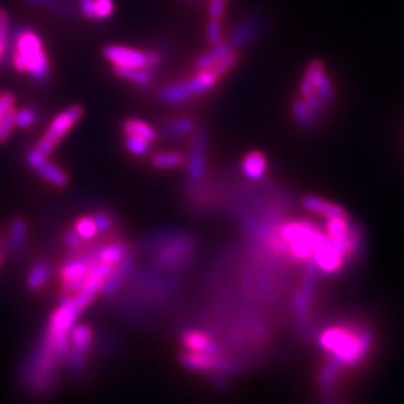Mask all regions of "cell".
I'll return each instance as SVG.
<instances>
[{
	"label": "cell",
	"instance_id": "32",
	"mask_svg": "<svg viewBox=\"0 0 404 404\" xmlns=\"http://www.w3.org/2000/svg\"><path fill=\"white\" fill-rule=\"evenodd\" d=\"M238 62H240V53H238V50L232 48L225 57H222L216 65H213L210 67V70L214 74H216V75H219L220 78H223V76H225L226 74H229L232 70H234V67L237 66Z\"/></svg>",
	"mask_w": 404,
	"mask_h": 404
},
{
	"label": "cell",
	"instance_id": "47",
	"mask_svg": "<svg viewBox=\"0 0 404 404\" xmlns=\"http://www.w3.org/2000/svg\"><path fill=\"white\" fill-rule=\"evenodd\" d=\"M2 261H3V255H2V252H0V264H2Z\"/></svg>",
	"mask_w": 404,
	"mask_h": 404
},
{
	"label": "cell",
	"instance_id": "36",
	"mask_svg": "<svg viewBox=\"0 0 404 404\" xmlns=\"http://www.w3.org/2000/svg\"><path fill=\"white\" fill-rule=\"evenodd\" d=\"M116 10L114 0H94V19L104 21L113 17Z\"/></svg>",
	"mask_w": 404,
	"mask_h": 404
},
{
	"label": "cell",
	"instance_id": "6",
	"mask_svg": "<svg viewBox=\"0 0 404 404\" xmlns=\"http://www.w3.org/2000/svg\"><path fill=\"white\" fill-rule=\"evenodd\" d=\"M104 57L113 66L120 67H147L154 70L162 62L158 51H144L126 45H107L104 48Z\"/></svg>",
	"mask_w": 404,
	"mask_h": 404
},
{
	"label": "cell",
	"instance_id": "16",
	"mask_svg": "<svg viewBox=\"0 0 404 404\" xmlns=\"http://www.w3.org/2000/svg\"><path fill=\"white\" fill-rule=\"evenodd\" d=\"M242 171L248 180H262L268 171V159L259 150L248 151L242 160Z\"/></svg>",
	"mask_w": 404,
	"mask_h": 404
},
{
	"label": "cell",
	"instance_id": "29",
	"mask_svg": "<svg viewBox=\"0 0 404 404\" xmlns=\"http://www.w3.org/2000/svg\"><path fill=\"white\" fill-rule=\"evenodd\" d=\"M24 2L38 6L41 10L67 17V19H72L76 14L75 6L67 2V0H24Z\"/></svg>",
	"mask_w": 404,
	"mask_h": 404
},
{
	"label": "cell",
	"instance_id": "1",
	"mask_svg": "<svg viewBox=\"0 0 404 404\" xmlns=\"http://www.w3.org/2000/svg\"><path fill=\"white\" fill-rule=\"evenodd\" d=\"M321 348L341 367L359 365L373 348V334L357 323L334 325L319 335Z\"/></svg>",
	"mask_w": 404,
	"mask_h": 404
},
{
	"label": "cell",
	"instance_id": "45",
	"mask_svg": "<svg viewBox=\"0 0 404 404\" xmlns=\"http://www.w3.org/2000/svg\"><path fill=\"white\" fill-rule=\"evenodd\" d=\"M5 56V50H3V47L0 45V60H2V57Z\"/></svg>",
	"mask_w": 404,
	"mask_h": 404
},
{
	"label": "cell",
	"instance_id": "33",
	"mask_svg": "<svg viewBox=\"0 0 404 404\" xmlns=\"http://www.w3.org/2000/svg\"><path fill=\"white\" fill-rule=\"evenodd\" d=\"M150 142L145 141L140 136L134 135H125V149L127 153H131L132 156L136 158H144L150 153Z\"/></svg>",
	"mask_w": 404,
	"mask_h": 404
},
{
	"label": "cell",
	"instance_id": "35",
	"mask_svg": "<svg viewBox=\"0 0 404 404\" xmlns=\"http://www.w3.org/2000/svg\"><path fill=\"white\" fill-rule=\"evenodd\" d=\"M39 114L33 108H21L15 111V126L20 129H29L38 122Z\"/></svg>",
	"mask_w": 404,
	"mask_h": 404
},
{
	"label": "cell",
	"instance_id": "11",
	"mask_svg": "<svg viewBox=\"0 0 404 404\" xmlns=\"http://www.w3.org/2000/svg\"><path fill=\"white\" fill-rule=\"evenodd\" d=\"M316 273L317 268L315 266L313 261H307L303 283H301V288L298 289L294 299V313L299 323H304L308 317V310H310L312 299L315 295Z\"/></svg>",
	"mask_w": 404,
	"mask_h": 404
},
{
	"label": "cell",
	"instance_id": "39",
	"mask_svg": "<svg viewBox=\"0 0 404 404\" xmlns=\"http://www.w3.org/2000/svg\"><path fill=\"white\" fill-rule=\"evenodd\" d=\"M93 219L96 222L98 232L99 234H108L114 225V220L111 217V214L107 211H98L93 214Z\"/></svg>",
	"mask_w": 404,
	"mask_h": 404
},
{
	"label": "cell",
	"instance_id": "46",
	"mask_svg": "<svg viewBox=\"0 0 404 404\" xmlns=\"http://www.w3.org/2000/svg\"><path fill=\"white\" fill-rule=\"evenodd\" d=\"M326 404H343V403H339V401H330V403H326Z\"/></svg>",
	"mask_w": 404,
	"mask_h": 404
},
{
	"label": "cell",
	"instance_id": "41",
	"mask_svg": "<svg viewBox=\"0 0 404 404\" xmlns=\"http://www.w3.org/2000/svg\"><path fill=\"white\" fill-rule=\"evenodd\" d=\"M8 36H10V15H8L6 11L0 10V45L3 47L5 54H6Z\"/></svg>",
	"mask_w": 404,
	"mask_h": 404
},
{
	"label": "cell",
	"instance_id": "28",
	"mask_svg": "<svg viewBox=\"0 0 404 404\" xmlns=\"http://www.w3.org/2000/svg\"><path fill=\"white\" fill-rule=\"evenodd\" d=\"M129 252H131V247L123 242H117L99 251L98 261L116 266L117 264L122 262L126 256H129Z\"/></svg>",
	"mask_w": 404,
	"mask_h": 404
},
{
	"label": "cell",
	"instance_id": "44",
	"mask_svg": "<svg viewBox=\"0 0 404 404\" xmlns=\"http://www.w3.org/2000/svg\"><path fill=\"white\" fill-rule=\"evenodd\" d=\"M78 10L85 20L96 21L94 19V0H78Z\"/></svg>",
	"mask_w": 404,
	"mask_h": 404
},
{
	"label": "cell",
	"instance_id": "10",
	"mask_svg": "<svg viewBox=\"0 0 404 404\" xmlns=\"http://www.w3.org/2000/svg\"><path fill=\"white\" fill-rule=\"evenodd\" d=\"M264 29L265 23L261 17H257L255 14L246 15L234 25L228 42L234 50H242L247 45L253 44V42L262 35Z\"/></svg>",
	"mask_w": 404,
	"mask_h": 404
},
{
	"label": "cell",
	"instance_id": "3",
	"mask_svg": "<svg viewBox=\"0 0 404 404\" xmlns=\"http://www.w3.org/2000/svg\"><path fill=\"white\" fill-rule=\"evenodd\" d=\"M277 234L288 248V256L295 261H312L316 247L325 237L315 223L303 220L283 223Z\"/></svg>",
	"mask_w": 404,
	"mask_h": 404
},
{
	"label": "cell",
	"instance_id": "27",
	"mask_svg": "<svg viewBox=\"0 0 404 404\" xmlns=\"http://www.w3.org/2000/svg\"><path fill=\"white\" fill-rule=\"evenodd\" d=\"M51 274H53V270L48 262H36L29 271L28 288L30 290L42 289L50 281Z\"/></svg>",
	"mask_w": 404,
	"mask_h": 404
},
{
	"label": "cell",
	"instance_id": "38",
	"mask_svg": "<svg viewBox=\"0 0 404 404\" xmlns=\"http://www.w3.org/2000/svg\"><path fill=\"white\" fill-rule=\"evenodd\" d=\"M205 36L210 45H216L219 42L223 41V25L220 20H211L207 24V32H205Z\"/></svg>",
	"mask_w": 404,
	"mask_h": 404
},
{
	"label": "cell",
	"instance_id": "19",
	"mask_svg": "<svg viewBox=\"0 0 404 404\" xmlns=\"http://www.w3.org/2000/svg\"><path fill=\"white\" fill-rule=\"evenodd\" d=\"M158 98L163 104L168 105H180L184 104V102L193 99L191 90L187 87L186 81H176V83H169L163 87L159 89L158 92Z\"/></svg>",
	"mask_w": 404,
	"mask_h": 404
},
{
	"label": "cell",
	"instance_id": "26",
	"mask_svg": "<svg viewBox=\"0 0 404 404\" xmlns=\"http://www.w3.org/2000/svg\"><path fill=\"white\" fill-rule=\"evenodd\" d=\"M71 346L76 354L87 357V352L93 341V331L89 325H75L71 334Z\"/></svg>",
	"mask_w": 404,
	"mask_h": 404
},
{
	"label": "cell",
	"instance_id": "14",
	"mask_svg": "<svg viewBox=\"0 0 404 404\" xmlns=\"http://www.w3.org/2000/svg\"><path fill=\"white\" fill-rule=\"evenodd\" d=\"M94 261H98V253H92L90 256L75 257V259L67 261L60 271L62 281H81L85 283V277L90 271V266Z\"/></svg>",
	"mask_w": 404,
	"mask_h": 404
},
{
	"label": "cell",
	"instance_id": "23",
	"mask_svg": "<svg viewBox=\"0 0 404 404\" xmlns=\"http://www.w3.org/2000/svg\"><path fill=\"white\" fill-rule=\"evenodd\" d=\"M196 129V123L195 120L191 117H178L171 120L165 126L162 127V136L165 140H178V138H183V136L191 135L192 132H195Z\"/></svg>",
	"mask_w": 404,
	"mask_h": 404
},
{
	"label": "cell",
	"instance_id": "25",
	"mask_svg": "<svg viewBox=\"0 0 404 404\" xmlns=\"http://www.w3.org/2000/svg\"><path fill=\"white\" fill-rule=\"evenodd\" d=\"M292 117H294L295 122L299 127H303L304 131H313L316 123H317V116L313 113L312 108L308 107L303 99H295L290 105Z\"/></svg>",
	"mask_w": 404,
	"mask_h": 404
},
{
	"label": "cell",
	"instance_id": "13",
	"mask_svg": "<svg viewBox=\"0 0 404 404\" xmlns=\"http://www.w3.org/2000/svg\"><path fill=\"white\" fill-rule=\"evenodd\" d=\"M183 346L191 352H201V354H209L213 357H223L222 348L209 334L202 331H186L183 335Z\"/></svg>",
	"mask_w": 404,
	"mask_h": 404
},
{
	"label": "cell",
	"instance_id": "40",
	"mask_svg": "<svg viewBox=\"0 0 404 404\" xmlns=\"http://www.w3.org/2000/svg\"><path fill=\"white\" fill-rule=\"evenodd\" d=\"M226 12V0H209V17L211 20H222Z\"/></svg>",
	"mask_w": 404,
	"mask_h": 404
},
{
	"label": "cell",
	"instance_id": "21",
	"mask_svg": "<svg viewBox=\"0 0 404 404\" xmlns=\"http://www.w3.org/2000/svg\"><path fill=\"white\" fill-rule=\"evenodd\" d=\"M113 72L118 76V78L129 81L140 89L149 87V85L154 81V72H153V70H147V67L113 66Z\"/></svg>",
	"mask_w": 404,
	"mask_h": 404
},
{
	"label": "cell",
	"instance_id": "42",
	"mask_svg": "<svg viewBox=\"0 0 404 404\" xmlns=\"http://www.w3.org/2000/svg\"><path fill=\"white\" fill-rule=\"evenodd\" d=\"M14 107H15V96L11 92H3L2 94H0V122H2V118L8 111L14 109Z\"/></svg>",
	"mask_w": 404,
	"mask_h": 404
},
{
	"label": "cell",
	"instance_id": "5",
	"mask_svg": "<svg viewBox=\"0 0 404 404\" xmlns=\"http://www.w3.org/2000/svg\"><path fill=\"white\" fill-rule=\"evenodd\" d=\"M299 94L303 99L317 96L325 102L326 107L334 104V85L328 72L325 70V65L321 60H313V62L307 66L303 81L299 84Z\"/></svg>",
	"mask_w": 404,
	"mask_h": 404
},
{
	"label": "cell",
	"instance_id": "2",
	"mask_svg": "<svg viewBox=\"0 0 404 404\" xmlns=\"http://www.w3.org/2000/svg\"><path fill=\"white\" fill-rule=\"evenodd\" d=\"M6 53H10V56L12 53L19 54L25 62L28 72L36 83L48 81L51 75L50 59L36 32L21 28L20 24H17L12 29L10 28Z\"/></svg>",
	"mask_w": 404,
	"mask_h": 404
},
{
	"label": "cell",
	"instance_id": "22",
	"mask_svg": "<svg viewBox=\"0 0 404 404\" xmlns=\"http://www.w3.org/2000/svg\"><path fill=\"white\" fill-rule=\"evenodd\" d=\"M122 131H123V135L140 136V138L149 141L150 144L156 142L159 138V132L150 123L135 117L125 120L122 125Z\"/></svg>",
	"mask_w": 404,
	"mask_h": 404
},
{
	"label": "cell",
	"instance_id": "8",
	"mask_svg": "<svg viewBox=\"0 0 404 404\" xmlns=\"http://www.w3.org/2000/svg\"><path fill=\"white\" fill-rule=\"evenodd\" d=\"M207 151L209 134L205 129H195V135L191 142V149L186 158L187 174L192 182H201L207 171Z\"/></svg>",
	"mask_w": 404,
	"mask_h": 404
},
{
	"label": "cell",
	"instance_id": "17",
	"mask_svg": "<svg viewBox=\"0 0 404 404\" xmlns=\"http://www.w3.org/2000/svg\"><path fill=\"white\" fill-rule=\"evenodd\" d=\"M135 268V259L134 257L129 255L126 256L125 259L116 265L114 271L111 273V276L105 280L104 283V288H102V292H104V295L109 297L116 294V292L118 290V288L123 285V281L131 276V273L134 271Z\"/></svg>",
	"mask_w": 404,
	"mask_h": 404
},
{
	"label": "cell",
	"instance_id": "15",
	"mask_svg": "<svg viewBox=\"0 0 404 404\" xmlns=\"http://www.w3.org/2000/svg\"><path fill=\"white\" fill-rule=\"evenodd\" d=\"M301 204L303 207L308 211L319 214V216H323L325 219H332V217H349L348 211L340 207V205L330 202L323 200V198L315 196V195H306L301 200Z\"/></svg>",
	"mask_w": 404,
	"mask_h": 404
},
{
	"label": "cell",
	"instance_id": "43",
	"mask_svg": "<svg viewBox=\"0 0 404 404\" xmlns=\"http://www.w3.org/2000/svg\"><path fill=\"white\" fill-rule=\"evenodd\" d=\"M83 243V238L76 234V231L74 228L66 229L65 232V244L67 248H71V251H78L81 247Z\"/></svg>",
	"mask_w": 404,
	"mask_h": 404
},
{
	"label": "cell",
	"instance_id": "20",
	"mask_svg": "<svg viewBox=\"0 0 404 404\" xmlns=\"http://www.w3.org/2000/svg\"><path fill=\"white\" fill-rule=\"evenodd\" d=\"M28 232L29 226L28 222L21 217H17L11 222L10 229H8V240H6V246L8 251H10L12 255H20L24 247L25 242H28Z\"/></svg>",
	"mask_w": 404,
	"mask_h": 404
},
{
	"label": "cell",
	"instance_id": "18",
	"mask_svg": "<svg viewBox=\"0 0 404 404\" xmlns=\"http://www.w3.org/2000/svg\"><path fill=\"white\" fill-rule=\"evenodd\" d=\"M220 80L222 78L219 75H216L210 70V67H207V70L198 71L192 78H189L186 83H187L189 90H191L192 93V96L198 98L216 89V85L219 84Z\"/></svg>",
	"mask_w": 404,
	"mask_h": 404
},
{
	"label": "cell",
	"instance_id": "9",
	"mask_svg": "<svg viewBox=\"0 0 404 404\" xmlns=\"http://www.w3.org/2000/svg\"><path fill=\"white\" fill-rule=\"evenodd\" d=\"M312 261L317 268V271L326 274V276H331V274H337L348 259L339 248V246L334 242H331V240L325 234L319 246L316 247Z\"/></svg>",
	"mask_w": 404,
	"mask_h": 404
},
{
	"label": "cell",
	"instance_id": "4",
	"mask_svg": "<svg viewBox=\"0 0 404 404\" xmlns=\"http://www.w3.org/2000/svg\"><path fill=\"white\" fill-rule=\"evenodd\" d=\"M84 107L78 104L60 111V113L51 120L48 129L35 145V149L39 150L42 154H45V156H51L60 145V142L65 140V136L70 134L75 127V125L84 117Z\"/></svg>",
	"mask_w": 404,
	"mask_h": 404
},
{
	"label": "cell",
	"instance_id": "37",
	"mask_svg": "<svg viewBox=\"0 0 404 404\" xmlns=\"http://www.w3.org/2000/svg\"><path fill=\"white\" fill-rule=\"evenodd\" d=\"M15 109L8 111V113L3 116L2 122H0V144L6 142L10 140V136L12 135L14 129H15Z\"/></svg>",
	"mask_w": 404,
	"mask_h": 404
},
{
	"label": "cell",
	"instance_id": "34",
	"mask_svg": "<svg viewBox=\"0 0 404 404\" xmlns=\"http://www.w3.org/2000/svg\"><path fill=\"white\" fill-rule=\"evenodd\" d=\"M74 229L83 240H85V242H87V240H93L99 234L96 222H94L93 216H81L76 219Z\"/></svg>",
	"mask_w": 404,
	"mask_h": 404
},
{
	"label": "cell",
	"instance_id": "7",
	"mask_svg": "<svg viewBox=\"0 0 404 404\" xmlns=\"http://www.w3.org/2000/svg\"><path fill=\"white\" fill-rule=\"evenodd\" d=\"M48 158L50 156H45V154H42L39 150L33 147L25 154V162L42 180H45L51 186L66 187L70 184V174L63 168L56 165L54 162H51Z\"/></svg>",
	"mask_w": 404,
	"mask_h": 404
},
{
	"label": "cell",
	"instance_id": "48",
	"mask_svg": "<svg viewBox=\"0 0 404 404\" xmlns=\"http://www.w3.org/2000/svg\"><path fill=\"white\" fill-rule=\"evenodd\" d=\"M189 2H192V0H189Z\"/></svg>",
	"mask_w": 404,
	"mask_h": 404
},
{
	"label": "cell",
	"instance_id": "30",
	"mask_svg": "<svg viewBox=\"0 0 404 404\" xmlns=\"http://www.w3.org/2000/svg\"><path fill=\"white\" fill-rule=\"evenodd\" d=\"M184 163L186 156L180 151H159L151 158V165L156 169H176Z\"/></svg>",
	"mask_w": 404,
	"mask_h": 404
},
{
	"label": "cell",
	"instance_id": "31",
	"mask_svg": "<svg viewBox=\"0 0 404 404\" xmlns=\"http://www.w3.org/2000/svg\"><path fill=\"white\" fill-rule=\"evenodd\" d=\"M340 368H341V365L334 358H330L328 363L322 367V370L319 372V376H317V382H319L323 391L330 392L334 388L335 383H337V379H339Z\"/></svg>",
	"mask_w": 404,
	"mask_h": 404
},
{
	"label": "cell",
	"instance_id": "12",
	"mask_svg": "<svg viewBox=\"0 0 404 404\" xmlns=\"http://www.w3.org/2000/svg\"><path fill=\"white\" fill-rule=\"evenodd\" d=\"M80 315H81V312L75 307L72 297L65 295L62 298V301H60L59 307L53 313H51L48 330L56 332V334L70 335Z\"/></svg>",
	"mask_w": 404,
	"mask_h": 404
},
{
	"label": "cell",
	"instance_id": "24",
	"mask_svg": "<svg viewBox=\"0 0 404 404\" xmlns=\"http://www.w3.org/2000/svg\"><path fill=\"white\" fill-rule=\"evenodd\" d=\"M232 50L231 44L228 41H222L216 45H211L209 51H205L204 54H201L195 60V70L201 71V70H207V67H211L213 65H216L222 57H225L229 51Z\"/></svg>",
	"mask_w": 404,
	"mask_h": 404
}]
</instances>
